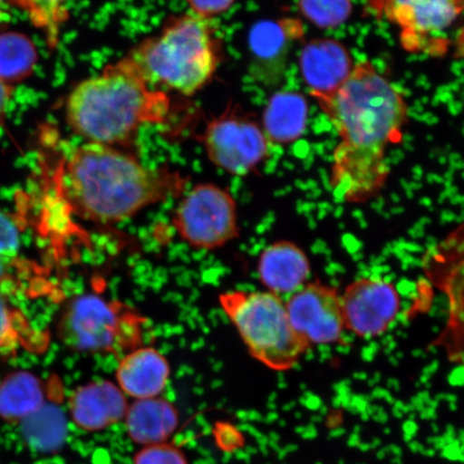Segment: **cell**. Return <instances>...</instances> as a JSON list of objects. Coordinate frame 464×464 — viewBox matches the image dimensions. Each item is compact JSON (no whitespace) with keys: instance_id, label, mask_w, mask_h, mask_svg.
Here are the masks:
<instances>
[{"instance_id":"6da1fadb","label":"cell","mask_w":464,"mask_h":464,"mask_svg":"<svg viewBox=\"0 0 464 464\" xmlns=\"http://www.w3.org/2000/svg\"><path fill=\"white\" fill-rule=\"evenodd\" d=\"M316 102L339 136L329 181L335 198H373L390 178L387 150L401 140L408 121L403 95L372 63L362 61L338 92Z\"/></svg>"},{"instance_id":"7a4b0ae2","label":"cell","mask_w":464,"mask_h":464,"mask_svg":"<svg viewBox=\"0 0 464 464\" xmlns=\"http://www.w3.org/2000/svg\"><path fill=\"white\" fill-rule=\"evenodd\" d=\"M188 179L168 168H149L119 148L86 142L63 164L60 188L78 217L115 224L184 193Z\"/></svg>"},{"instance_id":"3957f363","label":"cell","mask_w":464,"mask_h":464,"mask_svg":"<svg viewBox=\"0 0 464 464\" xmlns=\"http://www.w3.org/2000/svg\"><path fill=\"white\" fill-rule=\"evenodd\" d=\"M170 100L123 60L74 87L66 103L69 126L87 142L129 147L145 124L164 123Z\"/></svg>"},{"instance_id":"277c9868","label":"cell","mask_w":464,"mask_h":464,"mask_svg":"<svg viewBox=\"0 0 464 464\" xmlns=\"http://www.w3.org/2000/svg\"><path fill=\"white\" fill-rule=\"evenodd\" d=\"M211 20L194 14L173 17L158 36L144 40L125 58L153 89L193 96L213 79L219 44Z\"/></svg>"},{"instance_id":"5b68a950","label":"cell","mask_w":464,"mask_h":464,"mask_svg":"<svg viewBox=\"0 0 464 464\" xmlns=\"http://www.w3.org/2000/svg\"><path fill=\"white\" fill-rule=\"evenodd\" d=\"M219 304L257 362L275 371L295 367L310 346L295 333L283 298L269 292L231 290Z\"/></svg>"},{"instance_id":"8992f818","label":"cell","mask_w":464,"mask_h":464,"mask_svg":"<svg viewBox=\"0 0 464 464\" xmlns=\"http://www.w3.org/2000/svg\"><path fill=\"white\" fill-rule=\"evenodd\" d=\"M147 318L119 300L97 295L75 298L63 311L61 336L72 350L121 355L143 346Z\"/></svg>"},{"instance_id":"52a82bcc","label":"cell","mask_w":464,"mask_h":464,"mask_svg":"<svg viewBox=\"0 0 464 464\" xmlns=\"http://www.w3.org/2000/svg\"><path fill=\"white\" fill-rule=\"evenodd\" d=\"M172 225L189 246L213 251L239 236L237 202L227 189L218 185H195L179 201Z\"/></svg>"},{"instance_id":"ba28073f","label":"cell","mask_w":464,"mask_h":464,"mask_svg":"<svg viewBox=\"0 0 464 464\" xmlns=\"http://www.w3.org/2000/svg\"><path fill=\"white\" fill-rule=\"evenodd\" d=\"M200 141L214 166L237 177L257 171L269 154L270 141L263 126L236 108L212 120Z\"/></svg>"},{"instance_id":"9c48e42d","label":"cell","mask_w":464,"mask_h":464,"mask_svg":"<svg viewBox=\"0 0 464 464\" xmlns=\"http://www.w3.org/2000/svg\"><path fill=\"white\" fill-rule=\"evenodd\" d=\"M290 323L310 347L336 343L346 332L341 295L322 283H307L286 303Z\"/></svg>"},{"instance_id":"30bf717a","label":"cell","mask_w":464,"mask_h":464,"mask_svg":"<svg viewBox=\"0 0 464 464\" xmlns=\"http://www.w3.org/2000/svg\"><path fill=\"white\" fill-rule=\"evenodd\" d=\"M341 303L346 330L362 339L385 334L396 321L401 306L396 286L379 277L353 281L341 295Z\"/></svg>"},{"instance_id":"8fae6325","label":"cell","mask_w":464,"mask_h":464,"mask_svg":"<svg viewBox=\"0 0 464 464\" xmlns=\"http://www.w3.org/2000/svg\"><path fill=\"white\" fill-rule=\"evenodd\" d=\"M369 5L401 29L409 51L425 49L430 34L449 29L464 11V0H369Z\"/></svg>"},{"instance_id":"7c38bea8","label":"cell","mask_w":464,"mask_h":464,"mask_svg":"<svg viewBox=\"0 0 464 464\" xmlns=\"http://www.w3.org/2000/svg\"><path fill=\"white\" fill-rule=\"evenodd\" d=\"M304 34L303 23L290 17L256 23L249 32L248 46L252 71L257 79L276 82L285 69L289 52Z\"/></svg>"},{"instance_id":"4fadbf2b","label":"cell","mask_w":464,"mask_h":464,"mask_svg":"<svg viewBox=\"0 0 464 464\" xmlns=\"http://www.w3.org/2000/svg\"><path fill=\"white\" fill-rule=\"evenodd\" d=\"M301 77L315 100L338 92L355 68L350 51L334 39H315L304 46L299 57Z\"/></svg>"},{"instance_id":"5bb4252c","label":"cell","mask_w":464,"mask_h":464,"mask_svg":"<svg viewBox=\"0 0 464 464\" xmlns=\"http://www.w3.org/2000/svg\"><path fill=\"white\" fill-rule=\"evenodd\" d=\"M129 401L116 382L100 380L80 386L69 399V413L75 426L85 432L106 430L124 421Z\"/></svg>"},{"instance_id":"9a60e30c","label":"cell","mask_w":464,"mask_h":464,"mask_svg":"<svg viewBox=\"0 0 464 464\" xmlns=\"http://www.w3.org/2000/svg\"><path fill=\"white\" fill-rule=\"evenodd\" d=\"M170 374L169 362L160 351L141 346L121 356L116 385L133 400L156 398L166 390Z\"/></svg>"},{"instance_id":"2e32d148","label":"cell","mask_w":464,"mask_h":464,"mask_svg":"<svg viewBox=\"0 0 464 464\" xmlns=\"http://www.w3.org/2000/svg\"><path fill=\"white\" fill-rule=\"evenodd\" d=\"M257 270L266 292L282 298L307 284L311 265L306 254L295 243L278 241L261 252Z\"/></svg>"},{"instance_id":"e0dca14e","label":"cell","mask_w":464,"mask_h":464,"mask_svg":"<svg viewBox=\"0 0 464 464\" xmlns=\"http://www.w3.org/2000/svg\"><path fill=\"white\" fill-rule=\"evenodd\" d=\"M126 432L133 443L142 446L169 442L179 423V411L161 397L135 400L124 419Z\"/></svg>"},{"instance_id":"ac0fdd59","label":"cell","mask_w":464,"mask_h":464,"mask_svg":"<svg viewBox=\"0 0 464 464\" xmlns=\"http://www.w3.org/2000/svg\"><path fill=\"white\" fill-rule=\"evenodd\" d=\"M309 118V104L303 94L278 92L264 112V131L270 142L286 144L304 135Z\"/></svg>"},{"instance_id":"d6986e66","label":"cell","mask_w":464,"mask_h":464,"mask_svg":"<svg viewBox=\"0 0 464 464\" xmlns=\"http://www.w3.org/2000/svg\"><path fill=\"white\" fill-rule=\"evenodd\" d=\"M44 403L43 382L28 372H15L0 382V419L14 423L38 413Z\"/></svg>"},{"instance_id":"ffe728a7","label":"cell","mask_w":464,"mask_h":464,"mask_svg":"<svg viewBox=\"0 0 464 464\" xmlns=\"http://www.w3.org/2000/svg\"><path fill=\"white\" fill-rule=\"evenodd\" d=\"M37 60L36 46L25 34H0V81L5 84L10 86L29 77Z\"/></svg>"},{"instance_id":"44dd1931","label":"cell","mask_w":464,"mask_h":464,"mask_svg":"<svg viewBox=\"0 0 464 464\" xmlns=\"http://www.w3.org/2000/svg\"><path fill=\"white\" fill-rule=\"evenodd\" d=\"M24 10L33 24L45 34L51 49L60 39L61 28L68 20L67 0H11Z\"/></svg>"},{"instance_id":"7402d4cb","label":"cell","mask_w":464,"mask_h":464,"mask_svg":"<svg viewBox=\"0 0 464 464\" xmlns=\"http://www.w3.org/2000/svg\"><path fill=\"white\" fill-rule=\"evenodd\" d=\"M298 7L306 20L324 29L344 24L353 9L352 0H298Z\"/></svg>"},{"instance_id":"603a6c76","label":"cell","mask_w":464,"mask_h":464,"mask_svg":"<svg viewBox=\"0 0 464 464\" xmlns=\"http://www.w3.org/2000/svg\"><path fill=\"white\" fill-rule=\"evenodd\" d=\"M25 334V318L0 295V353L14 351Z\"/></svg>"},{"instance_id":"cb8c5ba5","label":"cell","mask_w":464,"mask_h":464,"mask_svg":"<svg viewBox=\"0 0 464 464\" xmlns=\"http://www.w3.org/2000/svg\"><path fill=\"white\" fill-rule=\"evenodd\" d=\"M20 251V231L13 218L0 211V277L14 265Z\"/></svg>"},{"instance_id":"d4e9b609","label":"cell","mask_w":464,"mask_h":464,"mask_svg":"<svg viewBox=\"0 0 464 464\" xmlns=\"http://www.w3.org/2000/svg\"><path fill=\"white\" fill-rule=\"evenodd\" d=\"M133 464H189L185 452L170 442L145 446L136 452Z\"/></svg>"},{"instance_id":"484cf974","label":"cell","mask_w":464,"mask_h":464,"mask_svg":"<svg viewBox=\"0 0 464 464\" xmlns=\"http://www.w3.org/2000/svg\"><path fill=\"white\" fill-rule=\"evenodd\" d=\"M212 434L217 448L224 452H235L245 448V434L231 422L217 421L214 423Z\"/></svg>"},{"instance_id":"4316f807","label":"cell","mask_w":464,"mask_h":464,"mask_svg":"<svg viewBox=\"0 0 464 464\" xmlns=\"http://www.w3.org/2000/svg\"><path fill=\"white\" fill-rule=\"evenodd\" d=\"M235 2L236 0H187L191 14L208 20L226 13Z\"/></svg>"},{"instance_id":"83f0119b","label":"cell","mask_w":464,"mask_h":464,"mask_svg":"<svg viewBox=\"0 0 464 464\" xmlns=\"http://www.w3.org/2000/svg\"><path fill=\"white\" fill-rule=\"evenodd\" d=\"M13 94L11 87L0 81V125L4 124L5 112H7L10 97Z\"/></svg>"},{"instance_id":"f1b7e54d","label":"cell","mask_w":464,"mask_h":464,"mask_svg":"<svg viewBox=\"0 0 464 464\" xmlns=\"http://www.w3.org/2000/svg\"><path fill=\"white\" fill-rule=\"evenodd\" d=\"M458 52L464 57V29L458 37Z\"/></svg>"},{"instance_id":"f546056e","label":"cell","mask_w":464,"mask_h":464,"mask_svg":"<svg viewBox=\"0 0 464 464\" xmlns=\"http://www.w3.org/2000/svg\"><path fill=\"white\" fill-rule=\"evenodd\" d=\"M0 2H3V0H0Z\"/></svg>"}]
</instances>
